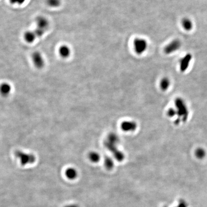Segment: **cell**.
Listing matches in <instances>:
<instances>
[{"label":"cell","mask_w":207,"mask_h":207,"mask_svg":"<svg viewBox=\"0 0 207 207\" xmlns=\"http://www.w3.org/2000/svg\"><path fill=\"white\" fill-rule=\"evenodd\" d=\"M175 106L176 107L177 115L179 117L175 121V123L178 124L181 120L185 121L187 120L188 116V111L185 102L181 98H177L175 100Z\"/></svg>","instance_id":"6da1fadb"},{"label":"cell","mask_w":207,"mask_h":207,"mask_svg":"<svg viewBox=\"0 0 207 207\" xmlns=\"http://www.w3.org/2000/svg\"><path fill=\"white\" fill-rule=\"evenodd\" d=\"M133 46L135 52L138 55H141L146 50L148 47V43L144 39L137 38L133 42Z\"/></svg>","instance_id":"7a4b0ae2"},{"label":"cell","mask_w":207,"mask_h":207,"mask_svg":"<svg viewBox=\"0 0 207 207\" xmlns=\"http://www.w3.org/2000/svg\"><path fill=\"white\" fill-rule=\"evenodd\" d=\"M181 46V43L178 39H175L166 45L164 49L165 53L170 54L178 50Z\"/></svg>","instance_id":"3957f363"},{"label":"cell","mask_w":207,"mask_h":207,"mask_svg":"<svg viewBox=\"0 0 207 207\" xmlns=\"http://www.w3.org/2000/svg\"><path fill=\"white\" fill-rule=\"evenodd\" d=\"M33 63L37 68H42L45 64V61L42 55L39 52H36L32 55Z\"/></svg>","instance_id":"277c9868"},{"label":"cell","mask_w":207,"mask_h":207,"mask_svg":"<svg viewBox=\"0 0 207 207\" xmlns=\"http://www.w3.org/2000/svg\"><path fill=\"white\" fill-rule=\"evenodd\" d=\"M192 59V56L191 54L188 53L180 59L179 62V63H180L179 65H180V71H181L182 72H184L186 71H187L189 67Z\"/></svg>","instance_id":"5b68a950"},{"label":"cell","mask_w":207,"mask_h":207,"mask_svg":"<svg viewBox=\"0 0 207 207\" xmlns=\"http://www.w3.org/2000/svg\"><path fill=\"white\" fill-rule=\"evenodd\" d=\"M36 23L37 25V28L46 31L49 26V21L45 17L39 16L36 19Z\"/></svg>","instance_id":"8992f818"},{"label":"cell","mask_w":207,"mask_h":207,"mask_svg":"<svg viewBox=\"0 0 207 207\" xmlns=\"http://www.w3.org/2000/svg\"><path fill=\"white\" fill-rule=\"evenodd\" d=\"M121 127L124 131H133L136 129L137 124L133 121H124L121 123Z\"/></svg>","instance_id":"52a82bcc"},{"label":"cell","mask_w":207,"mask_h":207,"mask_svg":"<svg viewBox=\"0 0 207 207\" xmlns=\"http://www.w3.org/2000/svg\"><path fill=\"white\" fill-rule=\"evenodd\" d=\"M71 49L67 45H62L59 49V53L62 58H68L71 55Z\"/></svg>","instance_id":"ba28073f"},{"label":"cell","mask_w":207,"mask_h":207,"mask_svg":"<svg viewBox=\"0 0 207 207\" xmlns=\"http://www.w3.org/2000/svg\"><path fill=\"white\" fill-rule=\"evenodd\" d=\"M37 36L34 31H27L24 33V38L25 41L29 43H32L35 41Z\"/></svg>","instance_id":"9c48e42d"},{"label":"cell","mask_w":207,"mask_h":207,"mask_svg":"<svg viewBox=\"0 0 207 207\" xmlns=\"http://www.w3.org/2000/svg\"><path fill=\"white\" fill-rule=\"evenodd\" d=\"M182 25L184 29L187 31H191L193 28V23L189 18H184L182 21Z\"/></svg>","instance_id":"30bf717a"},{"label":"cell","mask_w":207,"mask_h":207,"mask_svg":"<svg viewBox=\"0 0 207 207\" xmlns=\"http://www.w3.org/2000/svg\"><path fill=\"white\" fill-rule=\"evenodd\" d=\"M65 175L69 179H74L77 177V172L74 168H69L66 170Z\"/></svg>","instance_id":"8fae6325"},{"label":"cell","mask_w":207,"mask_h":207,"mask_svg":"<svg viewBox=\"0 0 207 207\" xmlns=\"http://www.w3.org/2000/svg\"><path fill=\"white\" fill-rule=\"evenodd\" d=\"M170 85V81L168 78H163L160 82V86L162 90L165 91L168 89Z\"/></svg>","instance_id":"7c38bea8"},{"label":"cell","mask_w":207,"mask_h":207,"mask_svg":"<svg viewBox=\"0 0 207 207\" xmlns=\"http://www.w3.org/2000/svg\"><path fill=\"white\" fill-rule=\"evenodd\" d=\"M206 155V151L203 148H198L195 150V156L199 159L204 158Z\"/></svg>","instance_id":"4fadbf2b"},{"label":"cell","mask_w":207,"mask_h":207,"mask_svg":"<svg viewBox=\"0 0 207 207\" xmlns=\"http://www.w3.org/2000/svg\"><path fill=\"white\" fill-rule=\"evenodd\" d=\"M90 160L94 163H97L100 159V156L98 153L96 152H91L89 155Z\"/></svg>","instance_id":"5bb4252c"},{"label":"cell","mask_w":207,"mask_h":207,"mask_svg":"<svg viewBox=\"0 0 207 207\" xmlns=\"http://www.w3.org/2000/svg\"><path fill=\"white\" fill-rule=\"evenodd\" d=\"M47 4L49 6L52 7H57L61 4L60 0H47Z\"/></svg>","instance_id":"9a60e30c"},{"label":"cell","mask_w":207,"mask_h":207,"mask_svg":"<svg viewBox=\"0 0 207 207\" xmlns=\"http://www.w3.org/2000/svg\"><path fill=\"white\" fill-rule=\"evenodd\" d=\"M105 165L108 169H111L114 166L113 160L109 157H107L105 160Z\"/></svg>","instance_id":"2e32d148"},{"label":"cell","mask_w":207,"mask_h":207,"mask_svg":"<svg viewBox=\"0 0 207 207\" xmlns=\"http://www.w3.org/2000/svg\"><path fill=\"white\" fill-rule=\"evenodd\" d=\"M11 90V87L9 85V84H2L1 86V93L4 94V95H7L10 92Z\"/></svg>","instance_id":"e0dca14e"},{"label":"cell","mask_w":207,"mask_h":207,"mask_svg":"<svg viewBox=\"0 0 207 207\" xmlns=\"http://www.w3.org/2000/svg\"><path fill=\"white\" fill-rule=\"evenodd\" d=\"M176 115H177L176 110H175L174 108H170L167 111V115L170 117H173Z\"/></svg>","instance_id":"ac0fdd59"},{"label":"cell","mask_w":207,"mask_h":207,"mask_svg":"<svg viewBox=\"0 0 207 207\" xmlns=\"http://www.w3.org/2000/svg\"><path fill=\"white\" fill-rule=\"evenodd\" d=\"M11 4H17L19 5L23 4L26 0H9Z\"/></svg>","instance_id":"d6986e66"},{"label":"cell","mask_w":207,"mask_h":207,"mask_svg":"<svg viewBox=\"0 0 207 207\" xmlns=\"http://www.w3.org/2000/svg\"><path fill=\"white\" fill-rule=\"evenodd\" d=\"M64 207H79L78 205L77 204H69L67 205L66 206H65Z\"/></svg>","instance_id":"ffe728a7"}]
</instances>
